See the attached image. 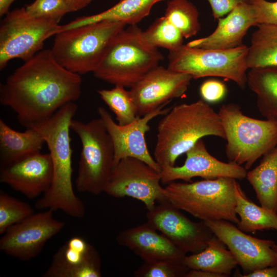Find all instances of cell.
Segmentation results:
<instances>
[{"label": "cell", "mask_w": 277, "mask_h": 277, "mask_svg": "<svg viewBox=\"0 0 277 277\" xmlns=\"http://www.w3.org/2000/svg\"><path fill=\"white\" fill-rule=\"evenodd\" d=\"M125 88L114 86L110 89L97 90L100 97L114 113L117 124L121 126L132 123L138 116L130 92Z\"/></svg>", "instance_id": "obj_31"}, {"label": "cell", "mask_w": 277, "mask_h": 277, "mask_svg": "<svg viewBox=\"0 0 277 277\" xmlns=\"http://www.w3.org/2000/svg\"><path fill=\"white\" fill-rule=\"evenodd\" d=\"M226 91L224 84L216 80H207L201 84L200 88L202 100L209 103L221 101L226 95Z\"/></svg>", "instance_id": "obj_36"}, {"label": "cell", "mask_w": 277, "mask_h": 277, "mask_svg": "<svg viewBox=\"0 0 277 277\" xmlns=\"http://www.w3.org/2000/svg\"><path fill=\"white\" fill-rule=\"evenodd\" d=\"M126 25L103 21L63 30L55 35L51 52L68 70L79 75L93 73L112 39Z\"/></svg>", "instance_id": "obj_7"}, {"label": "cell", "mask_w": 277, "mask_h": 277, "mask_svg": "<svg viewBox=\"0 0 277 277\" xmlns=\"http://www.w3.org/2000/svg\"><path fill=\"white\" fill-rule=\"evenodd\" d=\"M141 30L130 25L113 37L93 72L96 78L114 86L131 87L159 66L163 55L142 41Z\"/></svg>", "instance_id": "obj_4"}, {"label": "cell", "mask_w": 277, "mask_h": 277, "mask_svg": "<svg viewBox=\"0 0 277 277\" xmlns=\"http://www.w3.org/2000/svg\"><path fill=\"white\" fill-rule=\"evenodd\" d=\"M272 248L277 254V245L275 244L273 246Z\"/></svg>", "instance_id": "obj_42"}, {"label": "cell", "mask_w": 277, "mask_h": 277, "mask_svg": "<svg viewBox=\"0 0 277 277\" xmlns=\"http://www.w3.org/2000/svg\"><path fill=\"white\" fill-rule=\"evenodd\" d=\"M205 222L213 234L231 251L244 275L264 267L277 265V254L272 248L275 244L273 241L248 235L228 221Z\"/></svg>", "instance_id": "obj_15"}, {"label": "cell", "mask_w": 277, "mask_h": 277, "mask_svg": "<svg viewBox=\"0 0 277 277\" xmlns=\"http://www.w3.org/2000/svg\"><path fill=\"white\" fill-rule=\"evenodd\" d=\"M164 0H120L116 4L101 13L77 18L62 25V30L103 21L122 22L136 25L150 13L153 6Z\"/></svg>", "instance_id": "obj_23"}, {"label": "cell", "mask_w": 277, "mask_h": 277, "mask_svg": "<svg viewBox=\"0 0 277 277\" xmlns=\"http://www.w3.org/2000/svg\"><path fill=\"white\" fill-rule=\"evenodd\" d=\"M81 75L61 65L51 49L42 50L9 75L0 86V103L26 128L43 122L81 94Z\"/></svg>", "instance_id": "obj_1"}, {"label": "cell", "mask_w": 277, "mask_h": 277, "mask_svg": "<svg viewBox=\"0 0 277 277\" xmlns=\"http://www.w3.org/2000/svg\"><path fill=\"white\" fill-rule=\"evenodd\" d=\"M147 223L186 254L204 250L213 235L204 221L188 219L168 201L148 210Z\"/></svg>", "instance_id": "obj_13"}, {"label": "cell", "mask_w": 277, "mask_h": 277, "mask_svg": "<svg viewBox=\"0 0 277 277\" xmlns=\"http://www.w3.org/2000/svg\"><path fill=\"white\" fill-rule=\"evenodd\" d=\"M43 277H101V259L96 249L83 238L74 236L54 254Z\"/></svg>", "instance_id": "obj_19"}, {"label": "cell", "mask_w": 277, "mask_h": 277, "mask_svg": "<svg viewBox=\"0 0 277 277\" xmlns=\"http://www.w3.org/2000/svg\"><path fill=\"white\" fill-rule=\"evenodd\" d=\"M218 113L225 133L228 162L244 164L247 170L277 145V122L248 116L233 103L222 105Z\"/></svg>", "instance_id": "obj_6"}, {"label": "cell", "mask_w": 277, "mask_h": 277, "mask_svg": "<svg viewBox=\"0 0 277 277\" xmlns=\"http://www.w3.org/2000/svg\"><path fill=\"white\" fill-rule=\"evenodd\" d=\"M214 31L207 36L188 42L191 47L211 49H228L243 45L248 29L257 26L254 10L250 3L238 5L225 17L218 19Z\"/></svg>", "instance_id": "obj_21"}, {"label": "cell", "mask_w": 277, "mask_h": 277, "mask_svg": "<svg viewBox=\"0 0 277 277\" xmlns=\"http://www.w3.org/2000/svg\"><path fill=\"white\" fill-rule=\"evenodd\" d=\"M248 47L244 45L228 49H211L183 45L169 51L168 68L192 78L221 77L244 89L247 84Z\"/></svg>", "instance_id": "obj_9"}, {"label": "cell", "mask_w": 277, "mask_h": 277, "mask_svg": "<svg viewBox=\"0 0 277 277\" xmlns=\"http://www.w3.org/2000/svg\"><path fill=\"white\" fill-rule=\"evenodd\" d=\"M59 22L33 16L25 8L9 11L0 25V69L14 58L25 62L43 50L45 42L61 31Z\"/></svg>", "instance_id": "obj_10"}, {"label": "cell", "mask_w": 277, "mask_h": 277, "mask_svg": "<svg viewBox=\"0 0 277 277\" xmlns=\"http://www.w3.org/2000/svg\"><path fill=\"white\" fill-rule=\"evenodd\" d=\"M189 270L183 263L174 261L144 262L133 274L136 277H185Z\"/></svg>", "instance_id": "obj_33"}, {"label": "cell", "mask_w": 277, "mask_h": 277, "mask_svg": "<svg viewBox=\"0 0 277 277\" xmlns=\"http://www.w3.org/2000/svg\"><path fill=\"white\" fill-rule=\"evenodd\" d=\"M157 125L154 159L162 168L174 166L177 159L206 136L225 140L220 116L203 100L171 108Z\"/></svg>", "instance_id": "obj_3"}, {"label": "cell", "mask_w": 277, "mask_h": 277, "mask_svg": "<svg viewBox=\"0 0 277 277\" xmlns=\"http://www.w3.org/2000/svg\"><path fill=\"white\" fill-rule=\"evenodd\" d=\"M214 234L207 247L196 253L186 255L183 263L189 269H201L229 276L238 265L234 256Z\"/></svg>", "instance_id": "obj_26"}, {"label": "cell", "mask_w": 277, "mask_h": 277, "mask_svg": "<svg viewBox=\"0 0 277 277\" xmlns=\"http://www.w3.org/2000/svg\"><path fill=\"white\" fill-rule=\"evenodd\" d=\"M77 110L74 102L68 103L48 119L31 127L44 138L53 168L50 187L36 201V208L53 212L60 210L72 217L81 219L85 214V208L75 194L72 186V149L70 136L71 122Z\"/></svg>", "instance_id": "obj_2"}, {"label": "cell", "mask_w": 277, "mask_h": 277, "mask_svg": "<svg viewBox=\"0 0 277 277\" xmlns=\"http://www.w3.org/2000/svg\"><path fill=\"white\" fill-rule=\"evenodd\" d=\"M227 177L194 182H171L164 188L167 200L180 210L204 221L224 220L238 224L235 186Z\"/></svg>", "instance_id": "obj_5"}, {"label": "cell", "mask_w": 277, "mask_h": 277, "mask_svg": "<svg viewBox=\"0 0 277 277\" xmlns=\"http://www.w3.org/2000/svg\"><path fill=\"white\" fill-rule=\"evenodd\" d=\"M185 277H225L223 275L201 269H189Z\"/></svg>", "instance_id": "obj_39"}, {"label": "cell", "mask_w": 277, "mask_h": 277, "mask_svg": "<svg viewBox=\"0 0 277 277\" xmlns=\"http://www.w3.org/2000/svg\"><path fill=\"white\" fill-rule=\"evenodd\" d=\"M247 85L256 96V106L262 115L277 122V66L250 69Z\"/></svg>", "instance_id": "obj_25"}, {"label": "cell", "mask_w": 277, "mask_h": 277, "mask_svg": "<svg viewBox=\"0 0 277 277\" xmlns=\"http://www.w3.org/2000/svg\"><path fill=\"white\" fill-rule=\"evenodd\" d=\"M261 206L277 214V145L263 156L260 164L247 172Z\"/></svg>", "instance_id": "obj_24"}, {"label": "cell", "mask_w": 277, "mask_h": 277, "mask_svg": "<svg viewBox=\"0 0 277 277\" xmlns=\"http://www.w3.org/2000/svg\"><path fill=\"white\" fill-rule=\"evenodd\" d=\"M15 0H0V16H3L9 12L11 4Z\"/></svg>", "instance_id": "obj_41"}, {"label": "cell", "mask_w": 277, "mask_h": 277, "mask_svg": "<svg viewBox=\"0 0 277 277\" xmlns=\"http://www.w3.org/2000/svg\"><path fill=\"white\" fill-rule=\"evenodd\" d=\"M52 177L49 153H35L1 167V183L30 199L44 194L50 188Z\"/></svg>", "instance_id": "obj_18"}, {"label": "cell", "mask_w": 277, "mask_h": 277, "mask_svg": "<svg viewBox=\"0 0 277 277\" xmlns=\"http://www.w3.org/2000/svg\"><path fill=\"white\" fill-rule=\"evenodd\" d=\"M214 19H219L227 14L238 5L249 3V0H207Z\"/></svg>", "instance_id": "obj_37"}, {"label": "cell", "mask_w": 277, "mask_h": 277, "mask_svg": "<svg viewBox=\"0 0 277 277\" xmlns=\"http://www.w3.org/2000/svg\"><path fill=\"white\" fill-rule=\"evenodd\" d=\"M116 242L138 256L144 262L171 261L182 263L186 254L147 222L125 229Z\"/></svg>", "instance_id": "obj_20"}, {"label": "cell", "mask_w": 277, "mask_h": 277, "mask_svg": "<svg viewBox=\"0 0 277 277\" xmlns=\"http://www.w3.org/2000/svg\"><path fill=\"white\" fill-rule=\"evenodd\" d=\"M25 8L33 16L59 21L70 12L66 0H35Z\"/></svg>", "instance_id": "obj_34"}, {"label": "cell", "mask_w": 277, "mask_h": 277, "mask_svg": "<svg viewBox=\"0 0 277 277\" xmlns=\"http://www.w3.org/2000/svg\"><path fill=\"white\" fill-rule=\"evenodd\" d=\"M243 277H277V265L268 266L254 270Z\"/></svg>", "instance_id": "obj_38"}, {"label": "cell", "mask_w": 277, "mask_h": 277, "mask_svg": "<svg viewBox=\"0 0 277 277\" xmlns=\"http://www.w3.org/2000/svg\"><path fill=\"white\" fill-rule=\"evenodd\" d=\"M186 158L181 166H168L162 168L161 183L169 184L177 180L191 182L192 178L213 179L220 177L242 180L246 178L247 170L241 165L224 163L212 156L202 139L186 153Z\"/></svg>", "instance_id": "obj_17"}, {"label": "cell", "mask_w": 277, "mask_h": 277, "mask_svg": "<svg viewBox=\"0 0 277 277\" xmlns=\"http://www.w3.org/2000/svg\"><path fill=\"white\" fill-rule=\"evenodd\" d=\"M256 16L257 26L266 25L277 26V1L249 0Z\"/></svg>", "instance_id": "obj_35"}, {"label": "cell", "mask_w": 277, "mask_h": 277, "mask_svg": "<svg viewBox=\"0 0 277 277\" xmlns=\"http://www.w3.org/2000/svg\"><path fill=\"white\" fill-rule=\"evenodd\" d=\"M140 35L148 46L155 49L163 48L169 51L182 46L184 38L164 15L157 18L145 31L141 30Z\"/></svg>", "instance_id": "obj_29"}, {"label": "cell", "mask_w": 277, "mask_h": 277, "mask_svg": "<svg viewBox=\"0 0 277 277\" xmlns=\"http://www.w3.org/2000/svg\"><path fill=\"white\" fill-rule=\"evenodd\" d=\"M45 141L33 127L23 132L10 127L0 118V164L6 166L28 155L41 152Z\"/></svg>", "instance_id": "obj_22"}, {"label": "cell", "mask_w": 277, "mask_h": 277, "mask_svg": "<svg viewBox=\"0 0 277 277\" xmlns=\"http://www.w3.org/2000/svg\"><path fill=\"white\" fill-rule=\"evenodd\" d=\"M70 128L82 144L75 181L76 189L98 195L104 192L113 167L114 148L111 138L100 117L87 122L73 118Z\"/></svg>", "instance_id": "obj_8"}, {"label": "cell", "mask_w": 277, "mask_h": 277, "mask_svg": "<svg viewBox=\"0 0 277 277\" xmlns=\"http://www.w3.org/2000/svg\"><path fill=\"white\" fill-rule=\"evenodd\" d=\"M161 182L160 172L138 159L128 157L113 167L104 192L115 198L138 200L148 210L156 202L168 201Z\"/></svg>", "instance_id": "obj_11"}, {"label": "cell", "mask_w": 277, "mask_h": 277, "mask_svg": "<svg viewBox=\"0 0 277 277\" xmlns=\"http://www.w3.org/2000/svg\"><path fill=\"white\" fill-rule=\"evenodd\" d=\"M190 75L157 66L147 72L129 90L137 115L143 116L187 91Z\"/></svg>", "instance_id": "obj_16"}, {"label": "cell", "mask_w": 277, "mask_h": 277, "mask_svg": "<svg viewBox=\"0 0 277 277\" xmlns=\"http://www.w3.org/2000/svg\"><path fill=\"white\" fill-rule=\"evenodd\" d=\"M34 213L28 203L0 191V234Z\"/></svg>", "instance_id": "obj_32"}, {"label": "cell", "mask_w": 277, "mask_h": 277, "mask_svg": "<svg viewBox=\"0 0 277 277\" xmlns=\"http://www.w3.org/2000/svg\"><path fill=\"white\" fill-rule=\"evenodd\" d=\"M53 211L33 213L10 227L0 240V250L7 255L27 261L42 251L46 243L65 227L55 219Z\"/></svg>", "instance_id": "obj_12"}, {"label": "cell", "mask_w": 277, "mask_h": 277, "mask_svg": "<svg viewBox=\"0 0 277 277\" xmlns=\"http://www.w3.org/2000/svg\"><path fill=\"white\" fill-rule=\"evenodd\" d=\"M92 0H66L70 12L76 11L86 7Z\"/></svg>", "instance_id": "obj_40"}, {"label": "cell", "mask_w": 277, "mask_h": 277, "mask_svg": "<svg viewBox=\"0 0 277 277\" xmlns=\"http://www.w3.org/2000/svg\"><path fill=\"white\" fill-rule=\"evenodd\" d=\"M199 15L197 8L188 0L169 1L164 14L186 38L195 35L199 31Z\"/></svg>", "instance_id": "obj_30"}, {"label": "cell", "mask_w": 277, "mask_h": 277, "mask_svg": "<svg viewBox=\"0 0 277 277\" xmlns=\"http://www.w3.org/2000/svg\"><path fill=\"white\" fill-rule=\"evenodd\" d=\"M237 227L246 233L273 229L277 231V214L259 206L250 200L237 181L235 186Z\"/></svg>", "instance_id": "obj_27"}, {"label": "cell", "mask_w": 277, "mask_h": 277, "mask_svg": "<svg viewBox=\"0 0 277 277\" xmlns=\"http://www.w3.org/2000/svg\"><path fill=\"white\" fill-rule=\"evenodd\" d=\"M164 104L153 111L138 116L132 123L120 125L104 107L97 108V112L108 132L114 148L113 167L122 159L132 157L138 159L161 172V168L149 153L145 134L149 131V122L154 117L165 115L171 108H164Z\"/></svg>", "instance_id": "obj_14"}, {"label": "cell", "mask_w": 277, "mask_h": 277, "mask_svg": "<svg viewBox=\"0 0 277 277\" xmlns=\"http://www.w3.org/2000/svg\"><path fill=\"white\" fill-rule=\"evenodd\" d=\"M248 47V69L277 66V26L259 25Z\"/></svg>", "instance_id": "obj_28"}]
</instances>
